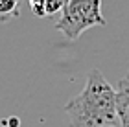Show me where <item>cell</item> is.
<instances>
[{"label":"cell","mask_w":129,"mask_h":127,"mask_svg":"<svg viewBox=\"0 0 129 127\" xmlns=\"http://www.w3.org/2000/svg\"><path fill=\"white\" fill-rule=\"evenodd\" d=\"M70 127H116V90L98 68L89 72L78 96L64 105Z\"/></svg>","instance_id":"obj_1"},{"label":"cell","mask_w":129,"mask_h":127,"mask_svg":"<svg viewBox=\"0 0 129 127\" xmlns=\"http://www.w3.org/2000/svg\"><path fill=\"white\" fill-rule=\"evenodd\" d=\"M102 15V0H68L61 11L55 30L61 31L64 39L76 41L83 31L94 26H105Z\"/></svg>","instance_id":"obj_2"},{"label":"cell","mask_w":129,"mask_h":127,"mask_svg":"<svg viewBox=\"0 0 129 127\" xmlns=\"http://www.w3.org/2000/svg\"><path fill=\"white\" fill-rule=\"evenodd\" d=\"M114 90H116L118 125L120 127H129V79H120Z\"/></svg>","instance_id":"obj_3"},{"label":"cell","mask_w":129,"mask_h":127,"mask_svg":"<svg viewBox=\"0 0 129 127\" xmlns=\"http://www.w3.org/2000/svg\"><path fill=\"white\" fill-rule=\"evenodd\" d=\"M19 4L20 0H0V22L19 15Z\"/></svg>","instance_id":"obj_4"},{"label":"cell","mask_w":129,"mask_h":127,"mask_svg":"<svg viewBox=\"0 0 129 127\" xmlns=\"http://www.w3.org/2000/svg\"><path fill=\"white\" fill-rule=\"evenodd\" d=\"M68 0H44V11L46 15H54L57 11H63L64 4H67Z\"/></svg>","instance_id":"obj_5"},{"label":"cell","mask_w":129,"mask_h":127,"mask_svg":"<svg viewBox=\"0 0 129 127\" xmlns=\"http://www.w3.org/2000/svg\"><path fill=\"white\" fill-rule=\"evenodd\" d=\"M30 8H31V11H33V15H37V17H46L44 0H30Z\"/></svg>","instance_id":"obj_6"},{"label":"cell","mask_w":129,"mask_h":127,"mask_svg":"<svg viewBox=\"0 0 129 127\" xmlns=\"http://www.w3.org/2000/svg\"><path fill=\"white\" fill-rule=\"evenodd\" d=\"M127 79H129V77H127Z\"/></svg>","instance_id":"obj_7"}]
</instances>
